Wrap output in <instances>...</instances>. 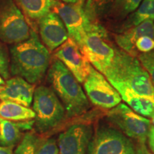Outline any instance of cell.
<instances>
[{
	"label": "cell",
	"instance_id": "6da1fadb",
	"mask_svg": "<svg viewBox=\"0 0 154 154\" xmlns=\"http://www.w3.org/2000/svg\"><path fill=\"white\" fill-rule=\"evenodd\" d=\"M9 52L11 75L22 77L32 84L42 81L49 69L50 53L34 30L28 39L13 44Z\"/></svg>",
	"mask_w": 154,
	"mask_h": 154
},
{
	"label": "cell",
	"instance_id": "7a4b0ae2",
	"mask_svg": "<svg viewBox=\"0 0 154 154\" xmlns=\"http://www.w3.org/2000/svg\"><path fill=\"white\" fill-rule=\"evenodd\" d=\"M113 87L124 86L143 96H154V87L147 72L136 57L115 47L114 57L103 73Z\"/></svg>",
	"mask_w": 154,
	"mask_h": 154
},
{
	"label": "cell",
	"instance_id": "3957f363",
	"mask_svg": "<svg viewBox=\"0 0 154 154\" xmlns=\"http://www.w3.org/2000/svg\"><path fill=\"white\" fill-rule=\"evenodd\" d=\"M47 81L61 99L69 117L83 114L89 108V102L80 83L60 60L54 59L48 69Z\"/></svg>",
	"mask_w": 154,
	"mask_h": 154
},
{
	"label": "cell",
	"instance_id": "277c9868",
	"mask_svg": "<svg viewBox=\"0 0 154 154\" xmlns=\"http://www.w3.org/2000/svg\"><path fill=\"white\" fill-rule=\"evenodd\" d=\"M33 111L36 128L40 133L55 128L63 121L66 111L51 88L40 86L34 91Z\"/></svg>",
	"mask_w": 154,
	"mask_h": 154
},
{
	"label": "cell",
	"instance_id": "5b68a950",
	"mask_svg": "<svg viewBox=\"0 0 154 154\" xmlns=\"http://www.w3.org/2000/svg\"><path fill=\"white\" fill-rule=\"evenodd\" d=\"M80 48L94 69L101 74L109 67L115 54V46L106 29L99 22H93Z\"/></svg>",
	"mask_w": 154,
	"mask_h": 154
},
{
	"label": "cell",
	"instance_id": "8992f818",
	"mask_svg": "<svg viewBox=\"0 0 154 154\" xmlns=\"http://www.w3.org/2000/svg\"><path fill=\"white\" fill-rule=\"evenodd\" d=\"M29 25L14 0H0V40L20 43L30 37Z\"/></svg>",
	"mask_w": 154,
	"mask_h": 154
},
{
	"label": "cell",
	"instance_id": "52a82bcc",
	"mask_svg": "<svg viewBox=\"0 0 154 154\" xmlns=\"http://www.w3.org/2000/svg\"><path fill=\"white\" fill-rule=\"evenodd\" d=\"M107 117L126 136L137 140L140 143H145L151 128V122L146 117L138 114L122 103L111 109Z\"/></svg>",
	"mask_w": 154,
	"mask_h": 154
},
{
	"label": "cell",
	"instance_id": "ba28073f",
	"mask_svg": "<svg viewBox=\"0 0 154 154\" xmlns=\"http://www.w3.org/2000/svg\"><path fill=\"white\" fill-rule=\"evenodd\" d=\"M82 4H67L57 0L52 11L60 17L66 26L69 36L81 46L92 23Z\"/></svg>",
	"mask_w": 154,
	"mask_h": 154
},
{
	"label": "cell",
	"instance_id": "9c48e42d",
	"mask_svg": "<svg viewBox=\"0 0 154 154\" xmlns=\"http://www.w3.org/2000/svg\"><path fill=\"white\" fill-rule=\"evenodd\" d=\"M89 101L103 109H112L121 101L120 94L106 78L91 66L90 73L83 82Z\"/></svg>",
	"mask_w": 154,
	"mask_h": 154
},
{
	"label": "cell",
	"instance_id": "30bf717a",
	"mask_svg": "<svg viewBox=\"0 0 154 154\" xmlns=\"http://www.w3.org/2000/svg\"><path fill=\"white\" fill-rule=\"evenodd\" d=\"M86 154H136L134 143L118 131L102 128L92 136Z\"/></svg>",
	"mask_w": 154,
	"mask_h": 154
},
{
	"label": "cell",
	"instance_id": "8fae6325",
	"mask_svg": "<svg viewBox=\"0 0 154 154\" xmlns=\"http://www.w3.org/2000/svg\"><path fill=\"white\" fill-rule=\"evenodd\" d=\"M56 59L60 60L79 83H83L90 73L91 66L79 44L69 37L56 49Z\"/></svg>",
	"mask_w": 154,
	"mask_h": 154
},
{
	"label": "cell",
	"instance_id": "7c38bea8",
	"mask_svg": "<svg viewBox=\"0 0 154 154\" xmlns=\"http://www.w3.org/2000/svg\"><path fill=\"white\" fill-rule=\"evenodd\" d=\"M93 136L92 128L86 124H74L61 133L58 139L61 154H86Z\"/></svg>",
	"mask_w": 154,
	"mask_h": 154
},
{
	"label": "cell",
	"instance_id": "4fadbf2b",
	"mask_svg": "<svg viewBox=\"0 0 154 154\" xmlns=\"http://www.w3.org/2000/svg\"><path fill=\"white\" fill-rule=\"evenodd\" d=\"M38 30L42 44L49 52L60 47L69 37L62 20L53 11L38 20Z\"/></svg>",
	"mask_w": 154,
	"mask_h": 154
},
{
	"label": "cell",
	"instance_id": "5bb4252c",
	"mask_svg": "<svg viewBox=\"0 0 154 154\" xmlns=\"http://www.w3.org/2000/svg\"><path fill=\"white\" fill-rule=\"evenodd\" d=\"M35 87L34 84L20 76L9 79L0 92L1 101L15 102L26 107H29L33 101Z\"/></svg>",
	"mask_w": 154,
	"mask_h": 154
},
{
	"label": "cell",
	"instance_id": "9a60e30c",
	"mask_svg": "<svg viewBox=\"0 0 154 154\" xmlns=\"http://www.w3.org/2000/svg\"><path fill=\"white\" fill-rule=\"evenodd\" d=\"M145 36L154 38L153 20L148 19L137 26L121 31L115 36V41L121 49L133 57H137L138 53L135 44L138 38Z\"/></svg>",
	"mask_w": 154,
	"mask_h": 154
},
{
	"label": "cell",
	"instance_id": "2e32d148",
	"mask_svg": "<svg viewBox=\"0 0 154 154\" xmlns=\"http://www.w3.org/2000/svg\"><path fill=\"white\" fill-rule=\"evenodd\" d=\"M55 138H44L34 132H28L15 150L14 154H58Z\"/></svg>",
	"mask_w": 154,
	"mask_h": 154
},
{
	"label": "cell",
	"instance_id": "e0dca14e",
	"mask_svg": "<svg viewBox=\"0 0 154 154\" xmlns=\"http://www.w3.org/2000/svg\"><path fill=\"white\" fill-rule=\"evenodd\" d=\"M115 88L130 109L142 116L151 117L154 111V96L140 95L124 86Z\"/></svg>",
	"mask_w": 154,
	"mask_h": 154
},
{
	"label": "cell",
	"instance_id": "ac0fdd59",
	"mask_svg": "<svg viewBox=\"0 0 154 154\" xmlns=\"http://www.w3.org/2000/svg\"><path fill=\"white\" fill-rule=\"evenodd\" d=\"M34 124L33 120L14 122L0 119V145L14 147L22 138V131L31 129Z\"/></svg>",
	"mask_w": 154,
	"mask_h": 154
},
{
	"label": "cell",
	"instance_id": "d6986e66",
	"mask_svg": "<svg viewBox=\"0 0 154 154\" xmlns=\"http://www.w3.org/2000/svg\"><path fill=\"white\" fill-rule=\"evenodd\" d=\"M35 118L34 111L15 102L2 101L0 103V119L19 122Z\"/></svg>",
	"mask_w": 154,
	"mask_h": 154
},
{
	"label": "cell",
	"instance_id": "ffe728a7",
	"mask_svg": "<svg viewBox=\"0 0 154 154\" xmlns=\"http://www.w3.org/2000/svg\"><path fill=\"white\" fill-rule=\"evenodd\" d=\"M57 0H15L24 14L32 20H39L49 14Z\"/></svg>",
	"mask_w": 154,
	"mask_h": 154
},
{
	"label": "cell",
	"instance_id": "44dd1931",
	"mask_svg": "<svg viewBox=\"0 0 154 154\" xmlns=\"http://www.w3.org/2000/svg\"><path fill=\"white\" fill-rule=\"evenodd\" d=\"M148 19L154 20V0H143L125 21L122 26H121L120 32L137 26Z\"/></svg>",
	"mask_w": 154,
	"mask_h": 154
},
{
	"label": "cell",
	"instance_id": "7402d4cb",
	"mask_svg": "<svg viewBox=\"0 0 154 154\" xmlns=\"http://www.w3.org/2000/svg\"><path fill=\"white\" fill-rule=\"evenodd\" d=\"M116 0H86L84 11L91 22L107 18Z\"/></svg>",
	"mask_w": 154,
	"mask_h": 154
},
{
	"label": "cell",
	"instance_id": "603a6c76",
	"mask_svg": "<svg viewBox=\"0 0 154 154\" xmlns=\"http://www.w3.org/2000/svg\"><path fill=\"white\" fill-rule=\"evenodd\" d=\"M143 0H116L107 18L121 19L131 14Z\"/></svg>",
	"mask_w": 154,
	"mask_h": 154
},
{
	"label": "cell",
	"instance_id": "cb8c5ba5",
	"mask_svg": "<svg viewBox=\"0 0 154 154\" xmlns=\"http://www.w3.org/2000/svg\"><path fill=\"white\" fill-rule=\"evenodd\" d=\"M137 57L140 64L149 74L154 87V49L149 52L140 54Z\"/></svg>",
	"mask_w": 154,
	"mask_h": 154
},
{
	"label": "cell",
	"instance_id": "d4e9b609",
	"mask_svg": "<svg viewBox=\"0 0 154 154\" xmlns=\"http://www.w3.org/2000/svg\"><path fill=\"white\" fill-rule=\"evenodd\" d=\"M0 75L4 79H9L10 76L8 52L7 48L2 43H0Z\"/></svg>",
	"mask_w": 154,
	"mask_h": 154
},
{
	"label": "cell",
	"instance_id": "484cf974",
	"mask_svg": "<svg viewBox=\"0 0 154 154\" xmlns=\"http://www.w3.org/2000/svg\"><path fill=\"white\" fill-rule=\"evenodd\" d=\"M135 47L138 51L147 53L154 49V38L149 36H142L138 38L135 44Z\"/></svg>",
	"mask_w": 154,
	"mask_h": 154
},
{
	"label": "cell",
	"instance_id": "4316f807",
	"mask_svg": "<svg viewBox=\"0 0 154 154\" xmlns=\"http://www.w3.org/2000/svg\"><path fill=\"white\" fill-rule=\"evenodd\" d=\"M147 138L149 139V145L150 149L154 153V126H151V128H150Z\"/></svg>",
	"mask_w": 154,
	"mask_h": 154
},
{
	"label": "cell",
	"instance_id": "83f0119b",
	"mask_svg": "<svg viewBox=\"0 0 154 154\" xmlns=\"http://www.w3.org/2000/svg\"><path fill=\"white\" fill-rule=\"evenodd\" d=\"M12 146H0V154H12Z\"/></svg>",
	"mask_w": 154,
	"mask_h": 154
},
{
	"label": "cell",
	"instance_id": "f1b7e54d",
	"mask_svg": "<svg viewBox=\"0 0 154 154\" xmlns=\"http://www.w3.org/2000/svg\"><path fill=\"white\" fill-rule=\"evenodd\" d=\"M61 1L67 4H82L84 5L85 0H61Z\"/></svg>",
	"mask_w": 154,
	"mask_h": 154
},
{
	"label": "cell",
	"instance_id": "f546056e",
	"mask_svg": "<svg viewBox=\"0 0 154 154\" xmlns=\"http://www.w3.org/2000/svg\"><path fill=\"white\" fill-rule=\"evenodd\" d=\"M5 81H4L3 78H2L1 76H0V85H5Z\"/></svg>",
	"mask_w": 154,
	"mask_h": 154
},
{
	"label": "cell",
	"instance_id": "4dcf8cb0",
	"mask_svg": "<svg viewBox=\"0 0 154 154\" xmlns=\"http://www.w3.org/2000/svg\"><path fill=\"white\" fill-rule=\"evenodd\" d=\"M151 122L152 124H153L154 125V111L153 113H152V115L151 116Z\"/></svg>",
	"mask_w": 154,
	"mask_h": 154
},
{
	"label": "cell",
	"instance_id": "1f68e13d",
	"mask_svg": "<svg viewBox=\"0 0 154 154\" xmlns=\"http://www.w3.org/2000/svg\"><path fill=\"white\" fill-rule=\"evenodd\" d=\"M3 88H4V86L3 85H0V92L2 91Z\"/></svg>",
	"mask_w": 154,
	"mask_h": 154
}]
</instances>
